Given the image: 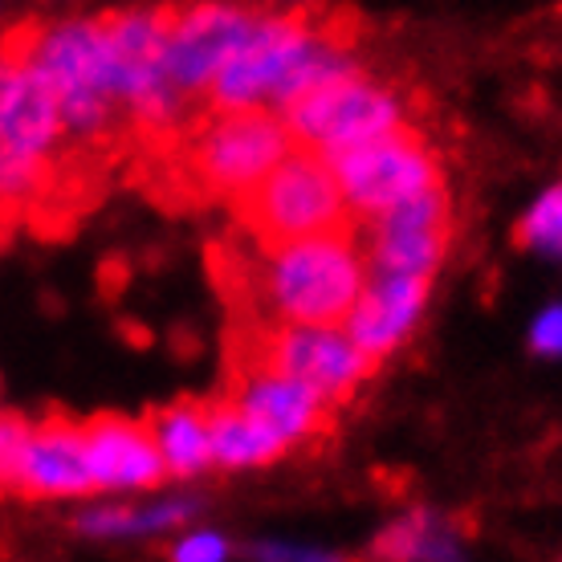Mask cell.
<instances>
[{"mask_svg": "<svg viewBox=\"0 0 562 562\" xmlns=\"http://www.w3.org/2000/svg\"><path fill=\"white\" fill-rule=\"evenodd\" d=\"M204 269L228 318L254 314L306 326H342L367 281L359 233H318L281 249H245L221 237L204 249Z\"/></svg>", "mask_w": 562, "mask_h": 562, "instance_id": "obj_1", "label": "cell"}, {"mask_svg": "<svg viewBox=\"0 0 562 562\" xmlns=\"http://www.w3.org/2000/svg\"><path fill=\"white\" fill-rule=\"evenodd\" d=\"M285 151H294V139L278 111L245 102L212 106L176 143L131 155L127 164L131 183L143 188L151 204L168 212H196L228 204V196L266 176Z\"/></svg>", "mask_w": 562, "mask_h": 562, "instance_id": "obj_2", "label": "cell"}, {"mask_svg": "<svg viewBox=\"0 0 562 562\" xmlns=\"http://www.w3.org/2000/svg\"><path fill=\"white\" fill-rule=\"evenodd\" d=\"M225 371H281L310 383L326 404L347 408L367 380H375L380 355L363 351L347 326H306L237 314L225 323Z\"/></svg>", "mask_w": 562, "mask_h": 562, "instance_id": "obj_3", "label": "cell"}, {"mask_svg": "<svg viewBox=\"0 0 562 562\" xmlns=\"http://www.w3.org/2000/svg\"><path fill=\"white\" fill-rule=\"evenodd\" d=\"M228 212L257 249H281L318 233H359V216L330 159L306 147L285 151L266 176L228 196Z\"/></svg>", "mask_w": 562, "mask_h": 562, "instance_id": "obj_4", "label": "cell"}, {"mask_svg": "<svg viewBox=\"0 0 562 562\" xmlns=\"http://www.w3.org/2000/svg\"><path fill=\"white\" fill-rule=\"evenodd\" d=\"M278 119L285 123L294 147H306V151L330 159L351 143L395 127L404 114H400V99H395L392 86H383L359 61H351V66L290 94L278 106Z\"/></svg>", "mask_w": 562, "mask_h": 562, "instance_id": "obj_5", "label": "cell"}, {"mask_svg": "<svg viewBox=\"0 0 562 562\" xmlns=\"http://www.w3.org/2000/svg\"><path fill=\"white\" fill-rule=\"evenodd\" d=\"M273 13L269 4H237V0H171L159 4L164 16V70L188 106L209 111V86L216 70L240 45L254 37L261 21Z\"/></svg>", "mask_w": 562, "mask_h": 562, "instance_id": "obj_6", "label": "cell"}, {"mask_svg": "<svg viewBox=\"0 0 562 562\" xmlns=\"http://www.w3.org/2000/svg\"><path fill=\"white\" fill-rule=\"evenodd\" d=\"M367 237V273L436 278L452 245V200L445 180L424 183L383 212L359 221Z\"/></svg>", "mask_w": 562, "mask_h": 562, "instance_id": "obj_7", "label": "cell"}, {"mask_svg": "<svg viewBox=\"0 0 562 562\" xmlns=\"http://www.w3.org/2000/svg\"><path fill=\"white\" fill-rule=\"evenodd\" d=\"M330 168H335L342 192L351 200V209L359 221L383 212L387 204H395L400 196H408L424 183L445 180L440 171V159L432 155L428 139L420 131L395 127L371 135V139H359L351 147L330 155Z\"/></svg>", "mask_w": 562, "mask_h": 562, "instance_id": "obj_8", "label": "cell"}, {"mask_svg": "<svg viewBox=\"0 0 562 562\" xmlns=\"http://www.w3.org/2000/svg\"><path fill=\"white\" fill-rule=\"evenodd\" d=\"M225 395L290 445H330L338 432L335 404L281 371H225Z\"/></svg>", "mask_w": 562, "mask_h": 562, "instance_id": "obj_9", "label": "cell"}, {"mask_svg": "<svg viewBox=\"0 0 562 562\" xmlns=\"http://www.w3.org/2000/svg\"><path fill=\"white\" fill-rule=\"evenodd\" d=\"M13 493L25 502H49V497H90L99 493L90 457H86L82 420H70L61 412H49L42 424L29 428L25 452L16 464Z\"/></svg>", "mask_w": 562, "mask_h": 562, "instance_id": "obj_10", "label": "cell"}, {"mask_svg": "<svg viewBox=\"0 0 562 562\" xmlns=\"http://www.w3.org/2000/svg\"><path fill=\"white\" fill-rule=\"evenodd\" d=\"M82 440L99 490H155L164 477H171L147 420L94 412L82 420Z\"/></svg>", "mask_w": 562, "mask_h": 562, "instance_id": "obj_11", "label": "cell"}, {"mask_svg": "<svg viewBox=\"0 0 562 562\" xmlns=\"http://www.w3.org/2000/svg\"><path fill=\"white\" fill-rule=\"evenodd\" d=\"M432 278H412V273H367L359 302L347 314V335L363 347V351L387 355L408 338L416 318L424 314Z\"/></svg>", "mask_w": 562, "mask_h": 562, "instance_id": "obj_12", "label": "cell"}, {"mask_svg": "<svg viewBox=\"0 0 562 562\" xmlns=\"http://www.w3.org/2000/svg\"><path fill=\"white\" fill-rule=\"evenodd\" d=\"M204 428H209V449L216 469H245V464H269L281 461L294 449L285 436L254 420L249 412L233 404L225 392L204 395Z\"/></svg>", "mask_w": 562, "mask_h": 562, "instance_id": "obj_13", "label": "cell"}, {"mask_svg": "<svg viewBox=\"0 0 562 562\" xmlns=\"http://www.w3.org/2000/svg\"><path fill=\"white\" fill-rule=\"evenodd\" d=\"M143 420L151 424L155 445L164 452L171 477H196L200 469L212 464L209 428H204V400L200 395H180L171 404H159Z\"/></svg>", "mask_w": 562, "mask_h": 562, "instance_id": "obj_14", "label": "cell"}, {"mask_svg": "<svg viewBox=\"0 0 562 562\" xmlns=\"http://www.w3.org/2000/svg\"><path fill=\"white\" fill-rule=\"evenodd\" d=\"M514 245H518V249H550V254H559L562 249V183L550 188L547 196L538 200L535 209L514 225Z\"/></svg>", "mask_w": 562, "mask_h": 562, "instance_id": "obj_15", "label": "cell"}, {"mask_svg": "<svg viewBox=\"0 0 562 562\" xmlns=\"http://www.w3.org/2000/svg\"><path fill=\"white\" fill-rule=\"evenodd\" d=\"M432 542H436L432 518L416 509V514H408L404 521L387 526V530L375 538V547H371V559H420V554H440Z\"/></svg>", "mask_w": 562, "mask_h": 562, "instance_id": "obj_16", "label": "cell"}, {"mask_svg": "<svg viewBox=\"0 0 562 562\" xmlns=\"http://www.w3.org/2000/svg\"><path fill=\"white\" fill-rule=\"evenodd\" d=\"M29 428L33 424L16 412H0V493H13L16 481V464H21V452H25Z\"/></svg>", "mask_w": 562, "mask_h": 562, "instance_id": "obj_17", "label": "cell"}, {"mask_svg": "<svg viewBox=\"0 0 562 562\" xmlns=\"http://www.w3.org/2000/svg\"><path fill=\"white\" fill-rule=\"evenodd\" d=\"M530 347H535L538 355H562V310H547L542 318L535 323V330H530Z\"/></svg>", "mask_w": 562, "mask_h": 562, "instance_id": "obj_18", "label": "cell"}, {"mask_svg": "<svg viewBox=\"0 0 562 562\" xmlns=\"http://www.w3.org/2000/svg\"><path fill=\"white\" fill-rule=\"evenodd\" d=\"M180 562H209V559H221L225 554V547H221V538H212V535H204V538H188L183 547H176L171 550Z\"/></svg>", "mask_w": 562, "mask_h": 562, "instance_id": "obj_19", "label": "cell"}, {"mask_svg": "<svg viewBox=\"0 0 562 562\" xmlns=\"http://www.w3.org/2000/svg\"><path fill=\"white\" fill-rule=\"evenodd\" d=\"M0 245H4V240H0Z\"/></svg>", "mask_w": 562, "mask_h": 562, "instance_id": "obj_20", "label": "cell"}]
</instances>
